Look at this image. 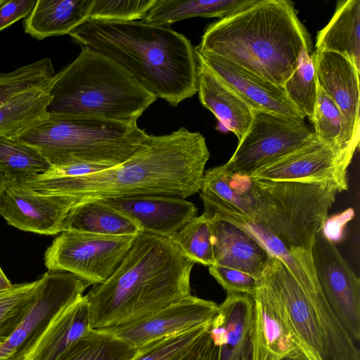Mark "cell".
<instances>
[{
  "instance_id": "1",
  "label": "cell",
  "mask_w": 360,
  "mask_h": 360,
  "mask_svg": "<svg viewBox=\"0 0 360 360\" xmlns=\"http://www.w3.org/2000/svg\"><path fill=\"white\" fill-rule=\"evenodd\" d=\"M209 158L205 137L181 127L169 134L150 135L144 148L116 167L77 176L45 172L12 184L40 194L66 196L71 207L131 195L186 199L200 191Z\"/></svg>"
},
{
  "instance_id": "2",
  "label": "cell",
  "mask_w": 360,
  "mask_h": 360,
  "mask_svg": "<svg viewBox=\"0 0 360 360\" xmlns=\"http://www.w3.org/2000/svg\"><path fill=\"white\" fill-rule=\"evenodd\" d=\"M195 264L171 238L139 233L112 275L85 295L91 328L128 324L191 296Z\"/></svg>"
},
{
  "instance_id": "3",
  "label": "cell",
  "mask_w": 360,
  "mask_h": 360,
  "mask_svg": "<svg viewBox=\"0 0 360 360\" xmlns=\"http://www.w3.org/2000/svg\"><path fill=\"white\" fill-rule=\"evenodd\" d=\"M73 41L110 58L157 98L177 106L198 92L195 48L171 27L142 20H87Z\"/></svg>"
},
{
  "instance_id": "4",
  "label": "cell",
  "mask_w": 360,
  "mask_h": 360,
  "mask_svg": "<svg viewBox=\"0 0 360 360\" xmlns=\"http://www.w3.org/2000/svg\"><path fill=\"white\" fill-rule=\"evenodd\" d=\"M195 47L283 86L312 42L292 1L257 0L208 25Z\"/></svg>"
},
{
  "instance_id": "5",
  "label": "cell",
  "mask_w": 360,
  "mask_h": 360,
  "mask_svg": "<svg viewBox=\"0 0 360 360\" xmlns=\"http://www.w3.org/2000/svg\"><path fill=\"white\" fill-rule=\"evenodd\" d=\"M81 47L77 57L53 76L47 113L136 123L157 98L117 62Z\"/></svg>"
},
{
  "instance_id": "6",
  "label": "cell",
  "mask_w": 360,
  "mask_h": 360,
  "mask_svg": "<svg viewBox=\"0 0 360 360\" xmlns=\"http://www.w3.org/2000/svg\"><path fill=\"white\" fill-rule=\"evenodd\" d=\"M149 136L137 123L47 113L12 138L37 148L52 167H114L144 148Z\"/></svg>"
},
{
  "instance_id": "7",
  "label": "cell",
  "mask_w": 360,
  "mask_h": 360,
  "mask_svg": "<svg viewBox=\"0 0 360 360\" xmlns=\"http://www.w3.org/2000/svg\"><path fill=\"white\" fill-rule=\"evenodd\" d=\"M262 278L299 354L306 360H360L355 342L338 321L321 288H303L287 266L272 255Z\"/></svg>"
},
{
  "instance_id": "8",
  "label": "cell",
  "mask_w": 360,
  "mask_h": 360,
  "mask_svg": "<svg viewBox=\"0 0 360 360\" xmlns=\"http://www.w3.org/2000/svg\"><path fill=\"white\" fill-rule=\"evenodd\" d=\"M252 180L255 209L250 219L291 253L311 255L315 237L325 228L338 188L326 182Z\"/></svg>"
},
{
  "instance_id": "9",
  "label": "cell",
  "mask_w": 360,
  "mask_h": 360,
  "mask_svg": "<svg viewBox=\"0 0 360 360\" xmlns=\"http://www.w3.org/2000/svg\"><path fill=\"white\" fill-rule=\"evenodd\" d=\"M253 111L250 127L229 161L221 165L229 174L250 176L259 169L316 139L304 122Z\"/></svg>"
},
{
  "instance_id": "10",
  "label": "cell",
  "mask_w": 360,
  "mask_h": 360,
  "mask_svg": "<svg viewBox=\"0 0 360 360\" xmlns=\"http://www.w3.org/2000/svg\"><path fill=\"white\" fill-rule=\"evenodd\" d=\"M136 236L63 231L47 248L45 265L49 271L68 272L91 285L102 283L120 266Z\"/></svg>"
},
{
  "instance_id": "11",
  "label": "cell",
  "mask_w": 360,
  "mask_h": 360,
  "mask_svg": "<svg viewBox=\"0 0 360 360\" xmlns=\"http://www.w3.org/2000/svg\"><path fill=\"white\" fill-rule=\"evenodd\" d=\"M22 322L0 346V360H29L54 318L91 284L68 272L48 271Z\"/></svg>"
},
{
  "instance_id": "12",
  "label": "cell",
  "mask_w": 360,
  "mask_h": 360,
  "mask_svg": "<svg viewBox=\"0 0 360 360\" xmlns=\"http://www.w3.org/2000/svg\"><path fill=\"white\" fill-rule=\"evenodd\" d=\"M311 259L321 289L338 321L354 342L360 340V280L333 241L320 231Z\"/></svg>"
},
{
  "instance_id": "13",
  "label": "cell",
  "mask_w": 360,
  "mask_h": 360,
  "mask_svg": "<svg viewBox=\"0 0 360 360\" xmlns=\"http://www.w3.org/2000/svg\"><path fill=\"white\" fill-rule=\"evenodd\" d=\"M352 157L316 138L259 169L250 177L253 180L326 182L335 185L342 192L348 189L347 172Z\"/></svg>"
},
{
  "instance_id": "14",
  "label": "cell",
  "mask_w": 360,
  "mask_h": 360,
  "mask_svg": "<svg viewBox=\"0 0 360 360\" xmlns=\"http://www.w3.org/2000/svg\"><path fill=\"white\" fill-rule=\"evenodd\" d=\"M318 84L340 111L342 129L340 147L354 155L359 144V73L347 58L334 52L311 54Z\"/></svg>"
},
{
  "instance_id": "15",
  "label": "cell",
  "mask_w": 360,
  "mask_h": 360,
  "mask_svg": "<svg viewBox=\"0 0 360 360\" xmlns=\"http://www.w3.org/2000/svg\"><path fill=\"white\" fill-rule=\"evenodd\" d=\"M217 310L216 302L191 295L134 322L103 329L139 349L158 340L207 324Z\"/></svg>"
},
{
  "instance_id": "16",
  "label": "cell",
  "mask_w": 360,
  "mask_h": 360,
  "mask_svg": "<svg viewBox=\"0 0 360 360\" xmlns=\"http://www.w3.org/2000/svg\"><path fill=\"white\" fill-rule=\"evenodd\" d=\"M195 48L196 58L206 65L252 110L304 122L305 117L276 85L217 55Z\"/></svg>"
},
{
  "instance_id": "17",
  "label": "cell",
  "mask_w": 360,
  "mask_h": 360,
  "mask_svg": "<svg viewBox=\"0 0 360 360\" xmlns=\"http://www.w3.org/2000/svg\"><path fill=\"white\" fill-rule=\"evenodd\" d=\"M70 208L66 196L40 194L6 181L0 190V214L8 224L25 231L61 233L62 222Z\"/></svg>"
},
{
  "instance_id": "18",
  "label": "cell",
  "mask_w": 360,
  "mask_h": 360,
  "mask_svg": "<svg viewBox=\"0 0 360 360\" xmlns=\"http://www.w3.org/2000/svg\"><path fill=\"white\" fill-rule=\"evenodd\" d=\"M100 200L134 221L141 232L169 238L198 214L193 203L179 197L141 195Z\"/></svg>"
},
{
  "instance_id": "19",
  "label": "cell",
  "mask_w": 360,
  "mask_h": 360,
  "mask_svg": "<svg viewBox=\"0 0 360 360\" xmlns=\"http://www.w3.org/2000/svg\"><path fill=\"white\" fill-rule=\"evenodd\" d=\"M252 296L254 314L245 359L282 360L299 354L271 292L262 278Z\"/></svg>"
},
{
  "instance_id": "20",
  "label": "cell",
  "mask_w": 360,
  "mask_h": 360,
  "mask_svg": "<svg viewBox=\"0 0 360 360\" xmlns=\"http://www.w3.org/2000/svg\"><path fill=\"white\" fill-rule=\"evenodd\" d=\"M203 213L212 231L214 265L237 269L260 279L270 257L266 248L237 225Z\"/></svg>"
},
{
  "instance_id": "21",
  "label": "cell",
  "mask_w": 360,
  "mask_h": 360,
  "mask_svg": "<svg viewBox=\"0 0 360 360\" xmlns=\"http://www.w3.org/2000/svg\"><path fill=\"white\" fill-rule=\"evenodd\" d=\"M254 314L252 295L227 292L218 305L209 332L218 349V360H241L245 358Z\"/></svg>"
},
{
  "instance_id": "22",
  "label": "cell",
  "mask_w": 360,
  "mask_h": 360,
  "mask_svg": "<svg viewBox=\"0 0 360 360\" xmlns=\"http://www.w3.org/2000/svg\"><path fill=\"white\" fill-rule=\"evenodd\" d=\"M197 60V85L201 104L242 139L251 123L252 110L206 65Z\"/></svg>"
},
{
  "instance_id": "23",
  "label": "cell",
  "mask_w": 360,
  "mask_h": 360,
  "mask_svg": "<svg viewBox=\"0 0 360 360\" xmlns=\"http://www.w3.org/2000/svg\"><path fill=\"white\" fill-rule=\"evenodd\" d=\"M93 0H38L25 18V32L38 40L70 34L89 20Z\"/></svg>"
},
{
  "instance_id": "24",
  "label": "cell",
  "mask_w": 360,
  "mask_h": 360,
  "mask_svg": "<svg viewBox=\"0 0 360 360\" xmlns=\"http://www.w3.org/2000/svg\"><path fill=\"white\" fill-rule=\"evenodd\" d=\"M91 328L89 303L82 295L54 318L29 360H58Z\"/></svg>"
},
{
  "instance_id": "25",
  "label": "cell",
  "mask_w": 360,
  "mask_h": 360,
  "mask_svg": "<svg viewBox=\"0 0 360 360\" xmlns=\"http://www.w3.org/2000/svg\"><path fill=\"white\" fill-rule=\"evenodd\" d=\"M316 51L340 54L360 71L359 0L338 2L330 20L318 32Z\"/></svg>"
},
{
  "instance_id": "26",
  "label": "cell",
  "mask_w": 360,
  "mask_h": 360,
  "mask_svg": "<svg viewBox=\"0 0 360 360\" xmlns=\"http://www.w3.org/2000/svg\"><path fill=\"white\" fill-rule=\"evenodd\" d=\"M61 229L62 232L108 236H136L141 232L134 221L100 200L86 201L71 207L62 222Z\"/></svg>"
},
{
  "instance_id": "27",
  "label": "cell",
  "mask_w": 360,
  "mask_h": 360,
  "mask_svg": "<svg viewBox=\"0 0 360 360\" xmlns=\"http://www.w3.org/2000/svg\"><path fill=\"white\" fill-rule=\"evenodd\" d=\"M257 0H156L144 22L171 27L186 18H219L222 19L252 5Z\"/></svg>"
},
{
  "instance_id": "28",
  "label": "cell",
  "mask_w": 360,
  "mask_h": 360,
  "mask_svg": "<svg viewBox=\"0 0 360 360\" xmlns=\"http://www.w3.org/2000/svg\"><path fill=\"white\" fill-rule=\"evenodd\" d=\"M139 351L110 331L91 328L58 360H131Z\"/></svg>"
},
{
  "instance_id": "29",
  "label": "cell",
  "mask_w": 360,
  "mask_h": 360,
  "mask_svg": "<svg viewBox=\"0 0 360 360\" xmlns=\"http://www.w3.org/2000/svg\"><path fill=\"white\" fill-rule=\"evenodd\" d=\"M201 192L208 193L231 209L251 218L255 200L252 180L249 176L226 173L221 166L205 172Z\"/></svg>"
},
{
  "instance_id": "30",
  "label": "cell",
  "mask_w": 360,
  "mask_h": 360,
  "mask_svg": "<svg viewBox=\"0 0 360 360\" xmlns=\"http://www.w3.org/2000/svg\"><path fill=\"white\" fill-rule=\"evenodd\" d=\"M49 101L47 87L27 91L0 106V136L12 138L44 117Z\"/></svg>"
},
{
  "instance_id": "31",
  "label": "cell",
  "mask_w": 360,
  "mask_h": 360,
  "mask_svg": "<svg viewBox=\"0 0 360 360\" xmlns=\"http://www.w3.org/2000/svg\"><path fill=\"white\" fill-rule=\"evenodd\" d=\"M52 166L37 148L13 138L0 136V174L18 182L41 174Z\"/></svg>"
},
{
  "instance_id": "32",
  "label": "cell",
  "mask_w": 360,
  "mask_h": 360,
  "mask_svg": "<svg viewBox=\"0 0 360 360\" xmlns=\"http://www.w3.org/2000/svg\"><path fill=\"white\" fill-rule=\"evenodd\" d=\"M55 74L49 58L0 73V106L27 91L49 87Z\"/></svg>"
},
{
  "instance_id": "33",
  "label": "cell",
  "mask_w": 360,
  "mask_h": 360,
  "mask_svg": "<svg viewBox=\"0 0 360 360\" xmlns=\"http://www.w3.org/2000/svg\"><path fill=\"white\" fill-rule=\"evenodd\" d=\"M41 278L0 290V346L6 342L28 313Z\"/></svg>"
},
{
  "instance_id": "34",
  "label": "cell",
  "mask_w": 360,
  "mask_h": 360,
  "mask_svg": "<svg viewBox=\"0 0 360 360\" xmlns=\"http://www.w3.org/2000/svg\"><path fill=\"white\" fill-rule=\"evenodd\" d=\"M301 54L299 64L283 87L292 104L311 122L317 98V79L311 55Z\"/></svg>"
},
{
  "instance_id": "35",
  "label": "cell",
  "mask_w": 360,
  "mask_h": 360,
  "mask_svg": "<svg viewBox=\"0 0 360 360\" xmlns=\"http://www.w3.org/2000/svg\"><path fill=\"white\" fill-rule=\"evenodd\" d=\"M171 239L195 263L214 264L212 231L204 213L191 219Z\"/></svg>"
},
{
  "instance_id": "36",
  "label": "cell",
  "mask_w": 360,
  "mask_h": 360,
  "mask_svg": "<svg viewBox=\"0 0 360 360\" xmlns=\"http://www.w3.org/2000/svg\"><path fill=\"white\" fill-rule=\"evenodd\" d=\"M211 322L152 342L139 348L138 354L131 360H177L195 344Z\"/></svg>"
},
{
  "instance_id": "37",
  "label": "cell",
  "mask_w": 360,
  "mask_h": 360,
  "mask_svg": "<svg viewBox=\"0 0 360 360\" xmlns=\"http://www.w3.org/2000/svg\"><path fill=\"white\" fill-rule=\"evenodd\" d=\"M311 122L314 127L313 131L319 140L342 151L340 147L342 129V118L340 111L319 84L317 85V98Z\"/></svg>"
},
{
  "instance_id": "38",
  "label": "cell",
  "mask_w": 360,
  "mask_h": 360,
  "mask_svg": "<svg viewBox=\"0 0 360 360\" xmlns=\"http://www.w3.org/2000/svg\"><path fill=\"white\" fill-rule=\"evenodd\" d=\"M156 0H93L88 20H142Z\"/></svg>"
},
{
  "instance_id": "39",
  "label": "cell",
  "mask_w": 360,
  "mask_h": 360,
  "mask_svg": "<svg viewBox=\"0 0 360 360\" xmlns=\"http://www.w3.org/2000/svg\"><path fill=\"white\" fill-rule=\"evenodd\" d=\"M209 271L226 292H240L252 295L261 279L237 269L217 265L210 266Z\"/></svg>"
},
{
  "instance_id": "40",
  "label": "cell",
  "mask_w": 360,
  "mask_h": 360,
  "mask_svg": "<svg viewBox=\"0 0 360 360\" xmlns=\"http://www.w3.org/2000/svg\"><path fill=\"white\" fill-rule=\"evenodd\" d=\"M37 1L2 0L0 4V31L22 18H25L33 9Z\"/></svg>"
},
{
  "instance_id": "41",
  "label": "cell",
  "mask_w": 360,
  "mask_h": 360,
  "mask_svg": "<svg viewBox=\"0 0 360 360\" xmlns=\"http://www.w3.org/2000/svg\"><path fill=\"white\" fill-rule=\"evenodd\" d=\"M209 329L210 327L195 344L177 360H218V349L212 340Z\"/></svg>"
},
{
  "instance_id": "42",
  "label": "cell",
  "mask_w": 360,
  "mask_h": 360,
  "mask_svg": "<svg viewBox=\"0 0 360 360\" xmlns=\"http://www.w3.org/2000/svg\"><path fill=\"white\" fill-rule=\"evenodd\" d=\"M13 285L0 266V290L8 289Z\"/></svg>"
},
{
  "instance_id": "43",
  "label": "cell",
  "mask_w": 360,
  "mask_h": 360,
  "mask_svg": "<svg viewBox=\"0 0 360 360\" xmlns=\"http://www.w3.org/2000/svg\"><path fill=\"white\" fill-rule=\"evenodd\" d=\"M282 360H306L302 356L299 354H292L285 357Z\"/></svg>"
},
{
  "instance_id": "44",
  "label": "cell",
  "mask_w": 360,
  "mask_h": 360,
  "mask_svg": "<svg viewBox=\"0 0 360 360\" xmlns=\"http://www.w3.org/2000/svg\"><path fill=\"white\" fill-rule=\"evenodd\" d=\"M4 181V177L0 174V190Z\"/></svg>"
},
{
  "instance_id": "45",
  "label": "cell",
  "mask_w": 360,
  "mask_h": 360,
  "mask_svg": "<svg viewBox=\"0 0 360 360\" xmlns=\"http://www.w3.org/2000/svg\"><path fill=\"white\" fill-rule=\"evenodd\" d=\"M241 360H245V358H243Z\"/></svg>"
},
{
  "instance_id": "46",
  "label": "cell",
  "mask_w": 360,
  "mask_h": 360,
  "mask_svg": "<svg viewBox=\"0 0 360 360\" xmlns=\"http://www.w3.org/2000/svg\"><path fill=\"white\" fill-rule=\"evenodd\" d=\"M2 0H0V4L1 3Z\"/></svg>"
}]
</instances>
